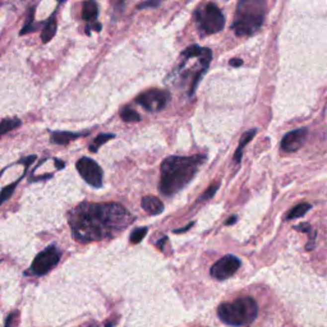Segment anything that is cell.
I'll list each match as a JSON object with an SVG mask.
<instances>
[{
  "label": "cell",
  "instance_id": "obj_1",
  "mask_svg": "<svg viewBox=\"0 0 327 327\" xmlns=\"http://www.w3.org/2000/svg\"><path fill=\"white\" fill-rule=\"evenodd\" d=\"M133 221L119 203L82 202L69 212V225L76 241L82 243L113 238Z\"/></svg>",
  "mask_w": 327,
  "mask_h": 327
},
{
  "label": "cell",
  "instance_id": "obj_2",
  "mask_svg": "<svg viewBox=\"0 0 327 327\" xmlns=\"http://www.w3.org/2000/svg\"><path fill=\"white\" fill-rule=\"evenodd\" d=\"M206 156H171L161 164L160 187L161 193L165 196H172L178 193L196 176L199 166L205 163Z\"/></svg>",
  "mask_w": 327,
  "mask_h": 327
},
{
  "label": "cell",
  "instance_id": "obj_3",
  "mask_svg": "<svg viewBox=\"0 0 327 327\" xmlns=\"http://www.w3.org/2000/svg\"><path fill=\"white\" fill-rule=\"evenodd\" d=\"M266 9V0H241L233 23L235 33L249 36L257 32L265 21Z\"/></svg>",
  "mask_w": 327,
  "mask_h": 327
},
{
  "label": "cell",
  "instance_id": "obj_4",
  "mask_svg": "<svg viewBox=\"0 0 327 327\" xmlns=\"http://www.w3.org/2000/svg\"><path fill=\"white\" fill-rule=\"evenodd\" d=\"M258 306L249 297L239 298L230 303H223L217 308V315L223 322L232 326L248 325L256 320Z\"/></svg>",
  "mask_w": 327,
  "mask_h": 327
},
{
  "label": "cell",
  "instance_id": "obj_5",
  "mask_svg": "<svg viewBox=\"0 0 327 327\" xmlns=\"http://www.w3.org/2000/svg\"><path fill=\"white\" fill-rule=\"evenodd\" d=\"M199 26L207 33H217L223 31L225 26V18L216 4L210 3L203 9L197 12Z\"/></svg>",
  "mask_w": 327,
  "mask_h": 327
},
{
  "label": "cell",
  "instance_id": "obj_6",
  "mask_svg": "<svg viewBox=\"0 0 327 327\" xmlns=\"http://www.w3.org/2000/svg\"><path fill=\"white\" fill-rule=\"evenodd\" d=\"M60 256H62V253H60V250L55 245H50V247L45 248L33 259L30 272L32 275H36V276L48 274L49 271L53 270L59 263Z\"/></svg>",
  "mask_w": 327,
  "mask_h": 327
},
{
  "label": "cell",
  "instance_id": "obj_7",
  "mask_svg": "<svg viewBox=\"0 0 327 327\" xmlns=\"http://www.w3.org/2000/svg\"><path fill=\"white\" fill-rule=\"evenodd\" d=\"M76 167H77L80 175L86 180V183L95 188L102 187L104 172L95 160L89 158H82L77 161Z\"/></svg>",
  "mask_w": 327,
  "mask_h": 327
},
{
  "label": "cell",
  "instance_id": "obj_8",
  "mask_svg": "<svg viewBox=\"0 0 327 327\" xmlns=\"http://www.w3.org/2000/svg\"><path fill=\"white\" fill-rule=\"evenodd\" d=\"M169 100L170 93L164 89H149L136 98L137 104H140L146 110L152 111V113L163 110L167 105Z\"/></svg>",
  "mask_w": 327,
  "mask_h": 327
},
{
  "label": "cell",
  "instance_id": "obj_9",
  "mask_svg": "<svg viewBox=\"0 0 327 327\" xmlns=\"http://www.w3.org/2000/svg\"><path fill=\"white\" fill-rule=\"evenodd\" d=\"M241 267V261L238 257L228 254V256L223 257L215 263L211 267V276L216 280H223L229 279L230 276L235 274V271Z\"/></svg>",
  "mask_w": 327,
  "mask_h": 327
},
{
  "label": "cell",
  "instance_id": "obj_10",
  "mask_svg": "<svg viewBox=\"0 0 327 327\" xmlns=\"http://www.w3.org/2000/svg\"><path fill=\"white\" fill-rule=\"evenodd\" d=\"M307 134H308V131L306 128H299L289 132L281 141V149L286 152L298 151L306 142Z\"/></svg>",
  "mask_w": 327,
  "mask_h": 327
},
{
  "label": "cell",
  "instance_id": "obj_11",
  "mask_svg": "<svg viewBox=\"0 0 327 327\" xmlns=\"http://www.w3.org/2000/svg\"><path fill=\"white\" fill-rule=\"evenodd\" d=\"M183 57L187 58V59H190V58H198L201 60V63L203 64L205 68H208L210 66V63H211L212 59V53L210 49L206 48H199L197 45H193V46H189L188 49H185L183 51Z\"/></svg>",
  "mask_w": 327,
  "mask_h": 327
},
{
  "label": "cell",
  "instance_id": "obj_12",
  "mask_svg": "<svg viewBox=\"0 0 327 327\" xmlns=\"http://www.w3.org/2000/svg\"><path fill=\"white\" fill-rule=\"evenodd\" d=\"M141 205H142L143 210L150 215H159L164 211V203L161 202L158 197H154V196L143 197Z\"/></svg>",
  "mask_w": 327,
  "mask_h": 327
},
{
  "label": "cell",
  "instance_id": "obj_13",
  "mask_svg": "<svg viewBox=\"0 0 327 327\" xmlns=\"http://www.w3.org/2000/svg\"><path fill=\"white\" fill-rule=\"evenodd\" d=\"M87 133H72V132H53L51 141L57 145H68L71 141L86 136Z\"/></svg>",
  "mask_w": 327,
  "mask_h": 327
},
{
  "label": "cell",
  "instance_id": "obj_14",
  "mask_svg": "<svg viewBox=\"0 0 327 327\" xmlns=\"http://www.w3.org/2000/svg\"><path fill=\"white\" fill-rule=\"evenodd\" d=\"M98 15V6L95 0H86L83 3V10H82V18L84 21L95 22Z\"/></svg>",
  "mask_w": 327,
  "mask_h": 327
},
{
  "label": "cell",
  "instance_id": "obj_15",
  "mask_svg": "<svg viewBox=\"0 0 327 327\" xmlns=\"http://www.w3.org/2000/svg\"><path fill=\"white\" fill-rule=\"evenodd\" d=\"M57 28H58V24H57V19H55V15H51V17L48 19V22L45 23L44 30H42L41 32L42 42L46 44V42L50 41L54 36H55V33H57Z\"/></svg>",
  "mask_w": 327,
  "mask_h": 327
},
{
  "label": "cell",
  "instance_id": "obj_16",
  "mask_svg": "<svg viewBox=\"0 0 327 327\" xmlns=\"http://www.w3.org/2000/svg\"><path fill=\"white\" fill-rule=\"evenodd\" d=\"M256 129H252V131H248L247 133H244L243 137L241 138V142H239V146L238 149H237V152H235L234 155V160L237 161V163H239V161L242 160V152H243V149L245 146H247V143H249L250 141H252V138L254 137V134H256Z\"/></svg>",
  "mask_w": 327,
  "mask_h": 327
},
{
  "label": "cell",
  "instance_id": "obj_17",
  "mask_svg": "<svg viewBox=\"0 0 327 327\" xmlns=\"http://www.w3.org/2000/svg\"><path fill=\"white\" fill-rule=\"evenodd\" d=\"M21 120L17 119V118H6V119L1 120L0 122V137L8 133V132L18 128L21 125Z\"/></svg>",
  "mask_w": 327,
  "mask_h": 327
},
{
  "label": "cell",
  "instance_id": "obj_18",
  "mask_svg": "<svg viewBox=\"0 0 327 327\" xmlns=\"http://www.w3.org/2000/svg\"><path fill=\"white\" fill-rule=\"evenodd\" d=\"M310 210H311L310 203H301V205L295 206L292 211L289 212L288 216H286V220H294V219H298V217H302L303 215H306L307 212L310 211Z\"/></svg>",
  "mask_w": 327,
  "mask_h": 327
},
{
  "label": "cell",
  "instance_id": "obj_19",
  "mask_svg": "<svg viewBox=\"0 0 327 327\" xmlns=\"http://www.w3.org/2000/svg\"><path fill=\"white\" fill-rule=\"evenodd\" d=\"M115 137L114 134H110V133H101L98 134L97 137L93 140V143L89 146V151L91 152H97V150L100 149V147L104 145V143H106L107 141L113 140V138Z\"/></svg>",
  "mask_w": 327,
  "mask_h": 327
},
{
  "label": "cell",
  "instance_id": "obj_20",
  "mask_svg": "<svg viewBox=\"0 0 327 327\" xmlns=\"http://www.w3.org/2000/svg\"><path fill=\"white\" fill-rule=\"evenodd\" d=\"M120 118H122L124 122L127 123H134V122H140L141 116L137 111H134L133 109H129V107H124L120 113Z\"/></svg>",
  "mask_w": 327,
  "mask_h": 327
},
{
  "label": "cell",
  "instance_id": "obj_21",
  "mask_svg": "<svg viewBox=\"0 0 327 327\" xmlns=\"http://www.w3.org/2000/svg\"><path fill=\"white\" fill-rule=\"evenodd\" d=\"M18 181H19V180L14 181V183H12V184L6 185V187L4 188L1 192H0V205H3V203L5 202L6 199H8L10 196H12L13 192H14V188L17 187Z\"/></svg>",
  "mask_w": 327,
  "mask_h": 327
},
{
  "label": "cell",
  "instance_id": "obj_22",
  "mask_svg": "<svg viewBox=\"0 0 327 327\" xmlns=\"http://www.w3.org/2000/svg\"><path fill=\"white\" fill-rule=\"evenodd\" d=\"M147 234V228H140V229H136L131 234V242L133 244H137L140 242H142V239L146 237Z\"/></svg>",
  "mask_w": 327,
  "mask_h": 327
},
{
  "label": "cell",
  "instance_id": "obj_23",
  "mask_svg": "<svg viewBox=\"0 0 327 327\" xmlns=\"http://www.w3.org/2000/svg\"><path fill=\"white\" fill-rule=\"evenodd\" d=\"M33 15H35V10L31 9L30 14H28V19H27V23L24 24V27L22 28L21 32H19L21 35H24V33L27 32H33V31L36 30V26L33 24Z\"/></svg>",
  "mask_w": 327,
  "mask_h": 327
},
{
  "label": "cell",
  "instance_id": "obj_24",
  "mask_svg": "<svg viewBox=\"0 0 327 327\" xmlns=\"http://www.w3.org/2000/svg\"><path fill=\"white\" fill-rule=\"evenodd\" d=\"M18 317H19V313L14 312L12 315H9L8 320H6L5 327H15L18 324Z\"/></svg>",
  "mask_w": 327,
  "mask_h": 327
},
{
  "label": "cell",
  "instance_id": "obj_25",
  "mask_svg": "<svg viewBox=\"0 0 327 327\" xmlns=\"http://www.w3.org/2000/svg\"><path fill=\"white\" fill-rule=\"evenodd\" d=\"M159 4H160V0H149V1H146V3H143V4H141V5H138V9L154 8V6H158Z\"/></svg>",
  "mask_w": 327,
  "mask_h": 327
},
{
  "label": "cell",
  "instance_id": "obj_26",
  "mask_svg": "<svg viewBox=\"0 0 327 327\" xmlns=\"http://www.w3.org/2000/svg\"><path fill=\"white\" fill-rule=\"evenodd\" d=\"M217 187H219V185H217V184H215V185H212V187H210V188H208V190H207V192H206V193L203 194L202 199H207L208 197H212V196H214V193H215V192H216Z\"/></svg>",
  "mask_w": 327,
  "mask_h": 327
},
{
  "label": "cell",
  "instance_id": "obj_27",
  "mask_svg": "<svg viewBox=\"0 0 327 327\" xmlns=\"http://www.w3.org/2000/svg\"><path fill=\"white\" fill-rule=\"evenodd\" d=\"M111 3H113L114 8H115L116 10H122V8L124 6L125 0H111Z\"/></svg>",
  "mask_w": 327,
  "mask_h": 327
},
{
  "label": "cell",
  "instance_id": "obj_28",
  "mask_svg": "<svg viewBox=\"0 0 327 327\" xmlns=\"http://www.w3.org/2000/svg\"><path fill=\"white\" fill-rule=\"evenodd\" d=\"M243 64V60L242 59H232L230 60V66L233 67H241Z\"/></svg>",
  "mask_w": 327,
  "mask_h": 327
},
{
  "label": "cell",
  "instance_id": "obj_29",
  "mask_svg": "<svg viewBox=\"0 0 327 327\" xmlns=\"http://www.w3.org/2000/svg\"><path fill=\"white\" fill-rule=\"evenodd\" d=\"M190 226H193V223H190L189 225H187V226H185V228H183V229H176L175 233H183V232H185V230H187V229H189Z\"/></svg>",
  "mask_w": 327,
  "mask_h": 327
},
{
  "label": "cell",
  "instance_id": "obj_30",
  "mask_svg": "<svg viewBox=\"0 0 327 327\" xmlns=\"http://www.w3.org/2000/svg\"><path fill=\"white\" fill-rule=\"evenodd\" d=\"M55 164H57L58 169H62V167H64V163H63V161L55 160Z\"/></svg>",
  "mask_w": 327,
  "mask_h": 327
},
{
  "label": "cell",
  "instance_id": "obj_31",
  "mask_svg": "<svg viewBox=\"0 0 327 327\" xmlns=\"http://www.w3.org/2000/svg\"><path fill=\"white\" fill-rule=\"evenodd\" d=\"M235 220H237V217H235V216L230 217L229 220L226 221V225H230V224H234V223H235Z\"/></svg>",
  "mask_w": 327,
  "mask_h": 327
},
{
  "label": "cell",
  "instance_id": "obj_32",
  "mask_svg": "<svg viewBox=\"0 0 327 327\" xmlns=\"http://www.w3.org/2000/svg\"><path fill=\"white\" fill-rule=\"evenodd\" d=\"M59 1H64V0H59Z\"/></svg>",
  "mask_w": 327,
  "mask_h": 327
}]
</instances>
